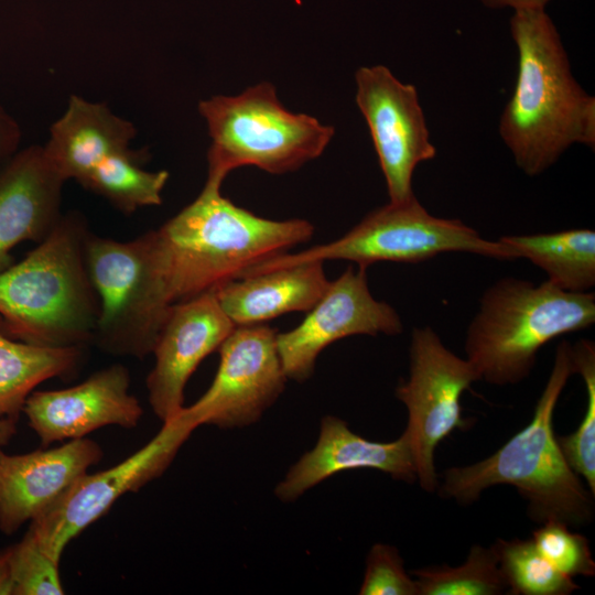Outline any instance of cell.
I'll use <instances>...</instances> for the list:
<instances>
[{"label":"cell","instance_id":"f546056e","mask_svg":"<svg viewBox=\"0 0 595 595\" xmlns=\"http://www.w3.org/2000/svg\"><path fill=\"white\" fill-rule=\"evenodd\" d=\"M20 137L19 126L0 105V170L17 153Z\"/></svg>","mask_w":595,"mask_h":595},{"label":"cell","instance_id":"d6a6232c","mask_svg":"<svg viewBox=\"0 0 595 595\" xmlns=\"http://www.w3.org/2000/svg\"><path fill=\"white\" fill-rule=\"evenodd\" d=\"M18 420L0 416V447L8 445L17 434Z\"/></svg>","mask_w":595,"mask_h":595},{"label":"cell","instance_id":"4dcf8cb0","mask_svg":"<svg viewBox=\"0 0 595 595\" xmlns=\"http://www.w3.org/2000/svg\"><path fill=\"white\" fill-rule=\"evenodd\" d=\"M485 7L490 9L509 8L513 11L520 10H545V6L551 0H479Z\"/></svg>","mask_w":595,"mask_h":595},{"label":"cell","instance_id":"8992f818","mask_svg":"<svg viewBox=\"0 0 595 595\" xmlns=\"http://www.w3.org/2000/svg\"><path fill=\"white\" fill-rule=\"evenodd\" d=\"M198 111L212 139L206 180L219 184L240 166L271 174L295 171L320 156L335 132L312 116L285 109L270 83L237 96H213L199 101Z\"/></svg>","mask_w":595,"mask_h":595},{"label":"cell","instance_id":"603a6c76","mask_svg":"<svg viewBox=\"0 0 595 595\" xmlns=\"http://www.w3.org/2000/svg\"><path fill=\"white\" fill-rule=\"evenodd\" d=\"M147 153L129 150L113 154L97 165L80 184L126 215L140 207L162 203V191L169 180L165 170L142 169Z\"/></svg>","mask_w":595,"mask_h":595},{"label":"cell","instance_id":"1f68e13d","mask_svg":"<svg viewBox=\"0 0 595 595\" xmlns=\"http://www.w3.org/2000/svg\"><path fill=\"white\" fill-rule=\"evenodd\" d=\"M0 595H14V583L7 549L0 551Z\"/></svg>","mask_w":595,"mask_h":595},{"label":"cell","instance_id":"8fae6325","mask_svg":"<svg viewBox=\"0 0 595 595\" xmlns=\"http://www.w3.org/2000/svg\"><path fill=\"white\" fill-rule=\"evenodd\" d=\"M218 351L220 360L212 385L185 410L198 426L235 429L256 423L288 380L277 331L263 323L235 326Z\"/></svg>","mask_w":595,"mask_h":595},{"label":"cell","instance_id":"30bf717a","mask_svg":"<svg viewBox=\"0 0 595 595\" xmlns=\"http://www.w3.org/2000/svg\"><path fill=\"white\" fill-rule=\"evenodd\" d=\"M196 428L198 424L184 407L132 455L112 467L80 476L30 522L29 529L41 548L60 562L67 544L102 517L121 496L138 491L160 477Z\"/></svg>","mask_w":595,"mask_h":595},{"label":"cell","instance_id":"4316f807","mask_svg":"<svg viewBox=\"0 0 595 595\" xmlns=\"http://www.w3.org/2000/svg\"><path fill=\"white\" fill-rule=\"evenodd\" d=\"M14 595H62L60 562L48 555L28 529L23 538L7 548Z\"/></svg>","mask_w":595,"mask_h":595},{"label":"cell","instance_id":"83f0119b","mask_svg":"<svg viewBox=\"0 0 595 595\" xmlns=\"http://www.w3.org/2000/svg\"><path fill=\"white\" fill-rule=\"evenodd\" d=\"M532 541L543 558L570 576L595 575V561L587 538L561 521H547L532 532Z\"/></svg>","mask_w":595,"mask_h":595},{"label":"cell","instance_id":"d4e9b609","mask_svg":"<svg viewBox=\"0 0 595 595\" xmlns=\"http://www.w3.org/2000/svg\"><path fill=\"white\" fill-rule=\"evenodd\" d=\"M418 595H499L507 593L490 547L474 544L458 566L432 565L411 571Z\"/></svg>","mask_w":595,"mask_h":595},{"label":"cell","instance_id":"ba28073f","mask_svg":"<svg viewBox=\"0 0 595 595\" xmlns=\"http://www.w3.org/2000/svg\"><path fill=\"white\" fill-rule=\"evenodd\" d=\"M84 249L100 306L91 345L113 356L142 359L152 354L173 304L156 267L149 231L120 241L89 230Z\"/></svg>","mask_w":595,"mask_h":595},{"label":"cell","instance_id":"e0dca14e","mask_svg":"<svg viewBox=\"0 0 595 595\" xmlns=\"http://www.w3.org/2000/svg\"><path fill=\"white\" fill-rule=\"evenodd\" d=\"M361 468L380 470L409 484L416 480L403 433L391 442H375L353 432L344 420L326 415L321 421L316 445L291 466L274 494L280 500L291 502L335 474Z\"/></svg>","mask_w":595,"mask_h":595},{"label":"cell","instance_id":"9c48e42d","mask_svg":"<svg viewBox=\"0 0 595 595\" xmlns=\"http://www.w3.org/2000/svg\"><path fill=\"white\" fill-rule=\"evenodd\" d=\"M409 357V378L394 393L408 411L403 434L416 480L424 491L433 494L439 486L435 450L454 430L466 425L461 399L478 377L469 361L450 350L430 326L412 329Z\"/></svg>","mask_w":595,"mask_h":595},{"label":"cell","instance_id":"ac0fdd59","mask_svg":"<svg viewBox=\"0 0 595 595\" xmlns=\"http://www.w3.org/2000/svg\"><path fill=\"white\" fill-rule=\"evenodd\" d=\"M65 182L41 145L17 152L0 170V272L19 244H39L55 227Z\"/></svg>","mask_w":595,"mask_h":595},{"label":"cell","instance_id":"277c9868","mask_svg":"<svg viewBox=\"0 0 595 595\" xmlns=\"http://www.w3.org/2000/svg\"><path fill=\"white\" fill-rule=\"evenodd\" d=\"M84 215L62 214L24 259L0 272V327L13 339L45 347L91 345L99 299L89 279Z\"/></svg>","mask_w":595,"mask_h":595},{"label":"cell","instance_id":"4fadbf2b","mask_svg":"<svg viewBox=\"0 0 595 595\" xmlns=\"http://www.w3.org/2000/svg\"><path fill=\"white\" fill-rule=\"evenodd\" d=\"M366 268L349 266L307 311L295 328L277 333V347L288 379L303 382L314 372L318 355L328 345L354 335H399L398 312L371 294Z\"/></svg>","mask_w":595,"mask_h":595},{"label":"cell","instance_id":"52a82bcc","mask_svg":"<svg viewBox=\"0 0 595 595\" xmlns=\"http://www.w3.org/2000/svg\"><path fill=\"white\" fill-rule=\"evenodd\" d=\"M447 252L498 260L518 259L499 240H488L459 219L431 215L414 196L376 208L340 238L298 253H283L251 268L245 277L310 261L347 260L368 268L376 262L419 263Z\"/></svg>","mask_w":595,"mask_h":595},{"label":"cell","instance_id":"44dd1931","mask_svg":"<svg viewBox=\"0 0 595 595\" xmlns=\"http://www.w3.org/2000/svg\"><path fill=\"white\" fill-rule=\"evenodd\" d=\"M498 240L540 268L547 281L563 291L585 293L595 285V232L589 228L501 236Z\"/></svg>","mask_w":595,"mask_h":595},{"label":"cell","instance_id":"3957f363","mask_svg":"<svg viewBox=\"0 0 595 595\" xmlns=\"http://www.w3.org/2000/svg\"><path fill=\"white\" fill-rule=\"evenodd\" d=\"M573 374L572 345L562 340L531 421L490 456L447 468L436 489L440 496L467 506L485 489L509 485L526 500L533 522L555 520L569 527L592 522L594 495L566 462L553 431L556 403Z\"/></svg>","mask_w":595,"mask_h":595},{"label":"cell","instance_id":"7402d4cb","mask_svg":"<svg viewBox=\"0 0 595 595\" xmlns=\"http://www.w3.org/2000/svg\"><path fill=\"white\" fill-rule=\"evenodd\" d=\"M84 347H45L20 342L0 327V416L18 420L40 383L74 374Z\"/></svg>","mask_w":595,"mask_h":595},{"label":"cell","instance_id":"cb8c5ba5","mask_svg":"<svg viewBox=\"0 0 595 595\" xmlns=\"http://www.w3.org/2000/svg\"><path fill=\"white\" fill-rule=\"evenodd\" d=\"M512 595H569L580 588L574 580L550 564L532 539H497L490 545Z\"/></svg>","mask_w":595,"mask_h":595},{"label":"cell","instance_id":"5bb4252c","mask_svg":"<svg viewBox=\"0 0 595 595\" xmlns=\"http://www.w3.org/2000/svg\"><path fill=\"white\" fill-rule=\"evenodd\" d=\"M235 328L214 292L175 303L161 327L145 385L153 413L165 422L184 408L186 382Z\"/></svg>","mask_w":595,"mask_h":595},{"label":"cell","instance_id":"6da1fadb","mask_svg":"<svg viewBox=\"0 0 595 595\" xmlns=\"http://www.w3.org/2000/svg\"><path fill=\"white\" fill-rule=\"evenodd\" d=\"M220 187L206 180L192 203L160 228L149 230L172 304L214 292L312 238L310 221L257 216L223 196Z\"/></svg>","mask_w":595,"mask_h":595},{"label":"cell","instance_id":"2e32d148","mask_svg":"<svg viewBox=\"0 0 595 595\" xmlns=\"http://www.w3.org/2000/svg\"><path fill=\"white\" fill-rule=\"evenodd\" d=\"M2 448L0 531L4 534L15 533L41 516L104 455L100 445L87 437L24 454H8Z\"/></svg>","mask_w":595,"mask_h":595},{"label":"cell","instance_id":"484cf974","mask_svg":"<svg viewBox=\"0 0 595 595\" xmlns=\"http://www.w3.org/2000/svg\"><path fill=\"white\" fill-rule=\"evenodd\" d=\"M575 374L584 380L587 393L585 414L577 429L565 436H556L560 448L571 468L583 478L595 496V344L580 339L572 345Z\"/></svg>","mask_w":595,"mask_h":595},{"label":"cell","instance_id":"f1b7e54d","mask_svg":"<svg viewBox=\"0 0 595 595\" xmlns=\"http://www.w3.org/2000/svg\"><path fill=\"white\" fill-rule=\"evenodd\" d=\"M360 595H418L415 580L405 571L399 550L376 543L366 559Z\"/></svg>","mask_w":595,"mask_h":595},{"label":"cell","instance_id":"ffe728a7","mask_svg":"<svg viewBox=\"0 0 595 595\" xmlns=\"http://www.w3.org/2000/svg\"><path fill=\"white\" fill-rule=\"evenodd\" d=\"M323 263L310 261L235 279L214 293L235 326L262 324L289 312H307L331 282Z\"/></svg>","mask_w":595,"mask_h":595},{"label":"cell","instance_id":"d6986e66","mask_svg":"<svg viewBox=\"0 0 595 595\" xmlns=\"http://www.w3.org/2000/svg\"><path fill=\"white\" fill-rule=\"evenodd\" d=\"M136 133L130 121L105 104L73 95L64 113L51 126L43 150L65 181L82 184L105 159L131 150Z\"/></svg>","mask_w":595,"mask_h":595},{"label":"cell","instance_id":"7a4b0ae2","mask_svg":"<svg viewBox=\"0 0 595 595\" xmlns=\"http://www.w3.org/2000/svg\"><path fill=\"white\" fill-rule=\"evenodd\" d=\"M509 25L518 73L499 134L517 166L536 176L575 143L594 149L595 98L573 77L561 36L545 10L513 11Z\"/></svg>","mask_w":595,"mask_h":595},{"label":"cell","instance_id":"5b68a950","mask_svg":"<svg viewBox=\"0 0 595 595\" xmlns=\"http://www.w3.org/2000/svg\"><path fill=\"white\" fill-rule=\"evenodd\" d=\"M595 323L594 292L563 291L513 277L485 290L465 336L466 359L478 380L517 385L534 368L539 350L565 334Z\"/></svg>","mask_w":595,"mask_h":595},{"label":"cell","instance_id":"7c38bea8","mask_svg":"<svg viewBox=\"0 0 595 595\" xmlns=\"http://www.w3.org/2000/svg\"><path fill=\"white\" fill-rule=\"evenodd\" d=\"M355 80L356 104L367 122L389 202L409 201L415 196L416 166L436 155L416 87L400 82L383 65L358 68Z\"/></svg>","mask_w":595,"mask_h":595},{"label":"cell","instance_id":"9a60e30c","mask_svg":"<svg viewBox=\"0 0 595 595\" xmlns=\"http://www.w3.org/2000/svg\"><path fill=\"white\" fill-rule=\"evenodd\" d=\"M130 380L128 368L113 364L76 386L33 391L22 412L44 446L85 437L107 425L132 429L143 410L129 392Z\"/></svg>","mask_w":595,"mask_h":595}]
</instances>
